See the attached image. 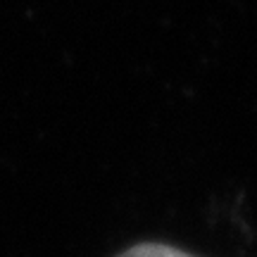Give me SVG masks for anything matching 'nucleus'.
Listing matches in <instances>:
<instances>
[{"label": "nucleus", "instance_id": "f257e3e1", "mask_svg": "<svg viewBox=\"0 0 257 257\" xmlns=\"http://www.w3.org/2000/svg\"><path fill=\"white\" fill-rule=\"evenodd\" d=\"M119 257H191V255H186V252H181V250H176V248H169V245L143 243V245H136V248L126 250Z\"/></svg>", "mask_w": 257, "mask_h": 257}]
</instances>
